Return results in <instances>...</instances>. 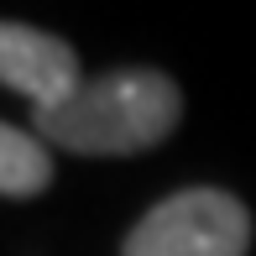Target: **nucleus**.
Listing matches in <instances>:
<instances>
[{"label": "nucleus", "mask_w": 256, "mask_h": 256, "mask_svg": "<svg viewBox=\"0 0 256 256\" xmlns=\"http://www.w3.org/2000/svg\"><path fill=\"white\" fill-rule=\"evenodd\" d=\"M32 120L48 146L74 157H142L183 126V89L162 68L126 63L84 78L63 104L32 110Z\"/></svg>", "instance_id": "nucleus-1"}, {"label": "nucleus", "mask_w": 256, "mask_h": 256, "mask_svg": "<svg viewBox=\"0 0 256 256\" xmlns=\"http://www.w3.org/2000/svg\"><path fill=\"white\" fill-rule=\"evenodd\" d=\"M251 251V209L230 188H194L168 194L126 230L120 256H246Z\"/></svg>", "instance_id": "nucleus-2"}, {"label": "nucleus", "mask_w": 256, "mask_h": 256, "mask_svg": "<svg viewBox=\"0 0 256 256\" xmlns=\"http://www.w3.org/2000/svg\"><path fill=\"white\" fill-rule=\"evenodd\" d=\"M0 84L26 94L32 110H48V104H63L68 94H78L84 68L58 32L26 26V21H0Z\"/></svg>", "instance_id": "nucleus-3"}, {"label": "nucleus", "mask_w": 256, "mask_h": 256, "mask_svg": "<svg viewBox=\"0 0 256 256\" xmlns=\"http://www.w3.org/2000/svg\"><path fill=\"white\" fill-rule=\"evenodd\" d=\"M48 188H52L48 142L0 120V199H37Z\"/></svg>", "instance_id": "nucleus-4"}]
</instances>
